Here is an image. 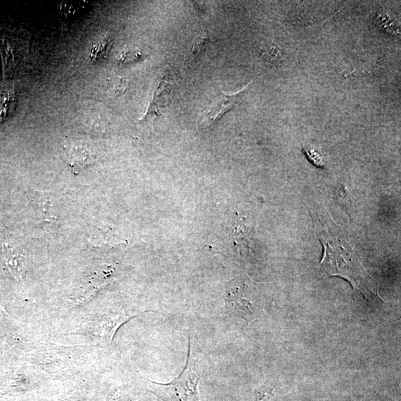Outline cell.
Returning a JSON list of instances; mask_svg holds the SVG:
<instances>
[{
	"mask_svg": "<svg viewBox=\"0 0 401 401\" xmlns=\"http://www.w3.org/2000/svg\"><path fill=\"white\" fill-rule=\"evenodd\" d=\"M255 401H272L271 396L266 391H260L257 393Z\"/></svg>",
	"mask_w": 401,
	"mask_h": 401,
	"instance_id": "7",
	"label": "cell"
},
{
	"mask_svg": "<svg viewBox=\"0 0 401 401\" xmlns=\"http://www.w3.org/2000/svg\"><path fill=\"white\" fill-rule=\"evenodd\" d=\"M71 163L76 166H85L92 161L93 154L92 151L83 145H76L67 154Z\"/></svg>",
	"mask_w": 401,
	"mask_h": 401,
	"instance_id": "6",
	"label": "cell"
},
{
	"mask_svg": "<svg viewBox=\"0 0 401 401\" xmlns=\"http://www.w3.org/2000/svg\"><path fill=\"white\" fill-rule=\"evenodd\" d=\"M200 378V363L191 350L190 339L186 364L180 375L168 384L146 379V386L151 393L163 401H200L198 390Z\"/></svg>",
	"mask_w": 401,
	"mask_h": 401,
	"instance_id": "1",
	"label": "cell"
},
{
	"mask_svg": "<svg viewBox=\"0 0 401 401\" xmlns=\"http://www.w3.org/2000/svg\"><path fill=\"white\" fill-rule=\"evenodd\" d=\"M239 93L230 95L222 93L216 98L203 113L202 120H200L202 124L204 126H211L220 119L233 107L236 102V97Z\"/></svg>",
	"mask_w": 401,
	"mask_h": 401,
	"instance_id": "3",
	"label": "cell"
},
{
	"mask_svg": "<svg viewBox=\"0 0 401 401\" xmlns=\"http://www.w3.org/2000/svg\"><path fill=\"white\" fill-rule=\"evenodd\" d=\"M3 249L5 262L9 271L16 280L21 281L24 272V253L8 244H3Z\"/></svg>",
	"mask_w": 401,
	"mask_h": 401,
	"instance_id": "4",
	"label": "cell"
},
{
	"mask_svg": "<svg viewBox=\"0 0 401 401\" xmlns=\"http://www.w3.org/2000/svg\"><path fill=\"white\" fill-rule=\"evenodd\" d=\"M226 308L231 314L242 318L249 323L256 321L261 312L259 303L233 282L227 288Z\"/></svg>",
	"mask_w": 401,
	"mask_h": 401,
	"instance_id": "2",
	"label": "cell"
},
{
	"mask_svg": "<svg viewBox=\"0 0 401 401\" xmlns=\"http://www.w3.org/2000/svg\"><path fill=\"white\" fill-rule=\"evenodd\" d=\"M211 41L207 34H199L190 43L185 54V62L191 65L195 62L205 49L207 44Z\"/></svg>",
	"mask_w": 401,
	"mask_h": 401,
	"instance_id": "5",
	"label": "cell"
}]
</instances>
